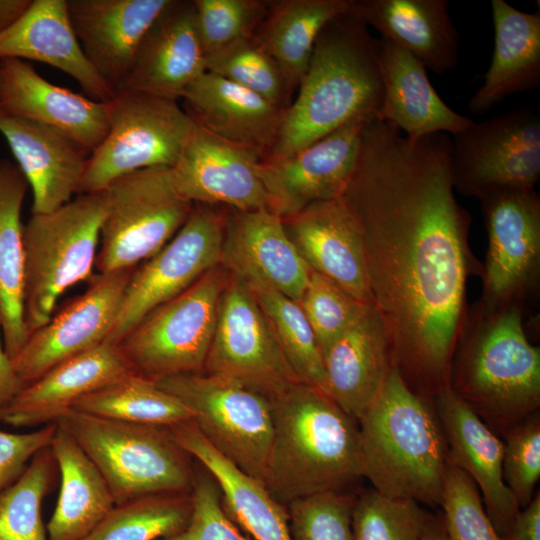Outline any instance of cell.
Wrapping results in <instances>:
<instances>
[{"instance_id": "1", "label": "cell", "mask_w": 540, "mask_h": 540, "mask_svg": "<svg viewBox=\"0 0 540 540\" xmlns=\"http://www.w3.org/2000/svg\"><path fill=\"white\" fill-rule=\"evenodd\" d=\"M343 200L362 232L372 303L394 367L429 398L450 387L468 312L466 283L480 273L469 212L454 195L451 137L408 139L379 119L361 134Z\"/></svg>"}, {"instance_id": "2", "label": "cell", "mask_w": 540, "mask_h": 540, "mask_svg": "<svg viewBox=\"0 0 540 540\" xmlns=\"http://www.w3.org/2000/svg\"><path fill=\"white\" fill-rule=\"evenodd\" d=\"M382 102L377 38L350 5L319 32L265 162L286 158L352 121L379 119Z\"/></svg>"}, {"instance_id": "3", "label": "cell", "mask_w": 540, "mask_h": 540, "mask_svg": "<svg viewBox=\"0 0 540 540\" xmlns=\"http://www.w3.org/2000/svg\"><path fill=\"white\" fill-rule=\"evenodd\" d=\"M273 437L264 484L283 505L347 491L362 479L359 427L325 391L298 382L271 397Z\"/></svg>"}, {"instance_id": "4", "label": "cell", "mask_w": 540, "mask_h": 540, "mask_svg": "<svg viewBox=\"0 0 540 540\" xmlns=\"http://www.w3.org/2000/svg\"><path fill=\"white\" fill-rule=\"evenodd\" d=\"M362 477L391 498L441 505L448 448L432 399L394 367L358 420Z\"/></svg>"}, {"instance_id": "5", "label": "cell", "mask_w": 540, "mask_h": 540, "mask_svg": "<svg viewBox=\"0 0 540 540\" xmlns=\"http://www.w3.org/2000/svg\"><path fill=\"white\" fill-rule=\"evenodd\" d=\"M450 388L501 436L540 406V350L524 331L519 305L467 321L451 365Z\"/></svg>"}, {"instance_id": "6", "label": "cell", "mask_w": 540, "mask_h": 540, "mask_svg": "<svg viewBox=\"0 0 540 540\" xmlns=\"http://www.w3.org/2000/svg\"><path fill=\"white\" fill-rule=\"evenodd\" d=\"M56 424L98 468L116 505L153 494L191 493L194 458L169 427L129 423L69 410Z\"/></svg>"}, {"instance_id": "7", "label": "cell", "mask_w": 540, "mask_h": 540, "mask_svg": "<svg viewBox=\"0 0 540 540\" xmlns=\"http://www.w3.org/2000/svg\"><path fill=\"white\" fill-rule=\"evenodd\" d=\"M107 213L105 191L77 194L24 225V321L28 336L51 318L59 296L87 280Z\"/></svg>"}, {"instance_id": "8", "label": "cell", "mask_w": 540, "mask_h": 540, "mask_svg": "<svg viewBox=\"0 0 540 540\" xmlns=\"http://www.w3.org/2000/svg\"><path fill=\"white\" fill-rule=\"evenodd\" d=\"M155 383L191 411L192 421L217 452L264 484L273 437L269 395L207 372L173 375Z\"/></svg>"}, {"instance_id": "9", "label": "cell", "mask_w": 540, "mask_h": 540, "mask_svg": "<svg viewBox=\"0 0 540 540\" xmlns=\"http://www.w3.org/2000/svg\"><path fill=\"white\" fill-rule=\"evenodd\" d=\"M225 282L216 266L137 322L116 345L131 372L154 382L204 372Z\"/></svg>"}, {"instance_id": "10", "label": "cell", "mask_w": 540, "mask_h": 540, "mask_svg": "<svg viewBox=\"0 0 540 540\" xmlns=\"http://www.w3.org/2000/svg\"><path fill=\"white\" fill-rule=\"evenodd\" d=\"M106 107L108 132L89 155L77 194L102 191L134 171L172 167L194 124L178 100L145 93L115 91Z\"/></svg>"}, {"instance_id": "11", "label": "cell", "mask_w": 540, "mask_h": 540, "mask_svg": "<svg viewBox=\"0 0 540 540\" xmlns=\"http://www.w3.org/2000/svg\"><path fill=\"white\" fill-rule=\"evenodd\" d=\"M104 191L107 213L95 260L98 273L135 268L153 257L179 231L193 207L175 190L170 167L125 174Z\"/></svg>"}, {"instance_id": "12", "label": "cell", "mask_w": 540, "mask_h": 540, "mask_svg": "<svg viewBox=\"0 0 540 540\" xmlns=\"http://www.w3.org/2000/svg\"><path fill=\"white\" fill-rule=\"evenodd\" d=\"M454 188L479 199L502 189H535L540 178V117L519 107L472 122L451 137Z\"/></svg>"}, {"instance_id": "13", "label": "cell", "mask_w": 540, "mask_h": 540, "mask_svg": "<svg viewBox=\"0 0 540 540\" xmlns=\"http://www.w3.org/2000/svg\"><path fill=\"white\" fill-rule=\"evenodd\" d=\"M223 208L193 203L187 220L173 238L134 269L107 343L117 345L147 313L218 266L229 216Z\"/></svg>"}, {"instance_id": "14", "label": "cell", "mask_w": 540, "mask_h": 540, "mask_svg": "<svg viewBox=\"0 0 540 540\" xmlns=\"http://www.w3.org/2000/svg\"><path fill=\"white\" fill-rule=\"evenodd\" d=\"M222 290L204 372L238 380L270 397L301 382L248 286L230 275Z\"/></svg>"}, {"instance_id": "15", "label": "cell", "mask_w": 540, "mask_h": 540, "mask_svg": "<svg viewBox=\"0 0 540 540\" xmlns=\"http://www.w3.org/2000/svg\"><path fill=\"white\" fill-rule=\"evenodd\" d=\"M478 200L488 234L479 309L491 311L519 305L539 273V194L535 189H502Z\"/></svg>"}, {"instance_id": "16", "label": "cell", "mask_w": 540, "mask_h": 540, "mask_svg": "<svg viewBox=\"0 0 540 540\" xmlns=\"http://www.w3.org/2000/svg\"><path fill=\"white\" fill-rule=\"evenodd\" d=\"M135 268L93 274L83 294L69 300L44 326L28 336L11 359L24 386L58 364L107 341Z\"/></svg>"}, {"instance_id": "17", "label": "cell", "mask_w": 540, "mask_h": 540, "mask_svg": "<svg viewBox=\"0 0 540 540\" xmlns=\"http://www.w3.org/2000/svg\"><path fill=\"white\" fill-rule=\"evenodd\" d=\"M375 119H358L292 155L261 162L268 209L280 218L307 206L342 197L354 172L364 127Z\"/></svg>"}, {"instance_id": "18", "label": "cell", "mask_w": 540, "mask_h": 540, "mask_svg": "<svg viewBox=\"0 0 540 540\" xmlns=\"http://www.w3.org/2000/svg\"><path fill=\"white\" fill-rule=\"evenodd\" d=\"M261 162L255 152L194 123L170 175L177 193L191 203L250 211L268 208Z\"/></svg>"}, {"instance_id": "19", "label": "cell", "mask_w": 540, "mask_h": 540, "mask_svg": "<svg viewBox=\"0 0 540 540\" xmlns=\"http://www.w3.org/2000/svg\"><path fill=\"white\" fill-rule=\"evenodd\" d=\"M206 72L193 0H169L144 34L116 91L178 100Z\"/></svg>"}, {"instance_id": "20", "label": "cell", "mask_w": 540, "mask_h": 540, "mask_svg": "<svg viewBox=\"0 0 540 540\" xmlns=\"http://www.w3.org/2000/svg\"><path fill=\"white\" fill-rule=\"evenodd\" d=\"M229 213L220 263L247 285L274 289L299 303L311 269L268 208Z\"/></svg>"}, {"instance_id": "21", "label": "cell", "mask_w": 540, "mask_h": 540, "mask_svg": "<svg viewBox=\"0 0 540 540\" xmlns=\"http://www.w3.org/2000/svg\"><path fill=\"white\" fill-rule=\"evenodd\" d=\"M282 221L311 270L372 303L362 232L342 197L315 202Z\"/></svg>"}, {"instance_id": "22", "label": "cell", "mask_w": 540, "mask_h": 540, "mask_svg": "<svg viewBox=\"0 0 540 540\" xmlns=\"http://www.w3.org/2000/svg\"><path fill=\"white\" fill-rule=\"evenodd\" d=\"M448 448V460L475 482L485 511L504 536L520 508L503 480V441L450 387L433 399Z\"/></svg>"}, {"instance_id": "23", "label": "cell", "mask_w": 540, "mask_h": 540, "mask_svg": "<svg viewBox=\"0 0 540 540\" xmlns=\"http://www.w3.org/2000/svg\"><path fill=\"white\" fill-rule=\"evenodd\" d=\"M169 0H66L79 46L98 75L116 91L137 48Z\"/></svg>"}, {"instance_id": "24", "label": "cell", "mask_w": 540, "mask_h": 540, "mask_svg": "<svg viewBox=\"0 0 540 540\" xmlns=\"http://www.w3.org/2000/svg\"><path fill=\"white\" fill-rule=\"evenodd\" d=\"M0 108L13 115L55 128L90 154L108 132L106 102L57 86L27 61H0Z\"/></svg>"}, {"instance_id": "25", "label": "cell", "mask_w": 540, "mask_h": 540, "mask_svg": "<svg viewBox=\"0 0 540 540\" xmlns=\"http://www.w3.org/2000/svg\"><path fill=\"white\" fill-rule=\"evenodd\" d=\"M0 133L32 189V214L54 211L77 195L87 150L55 128L1 108Z\"/></svg>"}, {"instance_id": "26", "label": "cell", "mask_w": 540, "mask_h": 540, "mask_svg": "<svg viewBox=\"0 0 540 540\" xmlns=\"http://www.w3.org/2000/svg\"><path fill=\"white\" fill-rule=\"evenodd\" d=\"M183 109L192 121L265 162L276 144L286 109L206 71L184 91Z\"/></svg>"}, {"instance_id": "27", "label": "cell", "mask_w": 540, "mask_h": 540, "mask_svg": "<svg viewBox=\"0 0 540 540\" xmlns=\"http://www.w3.org/2000/svg\"><path fill=\"white\" fill-rule=\"evenodd\" d=\"M116 345H101L50 369L0 409V422L13 427L56 423L82 396L130 373Z\"/></svg>"}, {"instance_id": "28", "label": "cell", "mask_w": 540, "mask_h": 540, "mask_svg": "<svg viewBox=\"0 0 540 540\" xmlns=\"http://www.w3.org/2000/svg\"><path fill=\"white\" fill-rule=\"evenodd\" d=\"M383 80V102L379 120L399 129L408 139L430 134L455 135L473 120L452 110L438 95L427 69L389 39H377Z\"/></svg>"}, {"instance_id": "29", "label": "cell", "mask_w": 540, "mask_h": 540, "mask_svg": "<svg viewBox=\"0 0 540 540\" xmlns=\"http://www.w3.org/2000/svg\"><path fill=\"white\" fill-rule=\"evenodd\" d=\"M33 60L75 79L88 98L107 102L115 91L85 58L75 37L66 0H32L26 12L0 33V61Z\"/></svg>"}, {"instance_id": "30", "label": "cell", "mask_w": 540, "mask_h": 540, "mask_svg": "<svg viewBox=\"0 0 540 540\" xmlns=\"http://www.w3.org/2000/svg\"><path fill=\"white\" fill-rule=\"evenodd\" d=\"M322 359L328 394L358 422L394 368L373 304L328 347Z\"/></svg>"}, {"instance_id": "31", "label": "cell", "mask_w": 540, "mask_h": 540, "mask_svg": "<svg viewBox=\"0 0 540 540\" xmlns=\"http://www.w3.org/2000/svg\"><path fill=\"white\" fill-rule=\"evenodd\" d=\"M448 0H352V10L381 36L442 75L459 61V32Z\"/></svg>"}, {"instance_id": "32", "label": "cell", "mask_w": 540, "mask_h": 540, "mask_svg": "<svg viewBox=\"0 0 540 540\" xmlns=\"http://www.w3.org/2000/svg\"><path fill=\"white\" fill-rule=\"evenodd\" d=\"M491 7L494 50L483 84L468 102L475 115L540 85V11H520L504 0H492Z\"/></svg>"}, {"instance_id": "33", "label": "cell", "mask_w": 540, "mask_h": 540, "mask_svg": "<svg viewBox=\"0 0 540 540\" xmlns=\"http://www.w3.org/2000/svg\"><path fill=\"white\" fill-rule=\"evenodd\" d=\"M50 449L60 474V491L46 525L48 540H82L114 508L115 500L95 464L58 425Z\"/></svg>"}, {"instance_id": "34", "label": "cell", "mask_w": 540, "mask_h": 540, "mask_svg": "<svg viewBox=\"0 0 540 540\" xmlns=\"http://www.w3.org/2000/svg\"><path fill=\"white\" fill-rule=\"evenodd\" d=\"M28 181L16 162L0 160V315L5 351L13 359L28 333L24 321V225Z\"/></svg>"}, {"instance_id": "35", "label": "cell", "mask_w": 540, "mask_h": 540, "mask_svg": "<svg viewBox=\"0 0 540 540\" xmlns=\"http://www.w3.org/2000/svg\"><path fill=\"white\" fill-rule=\"evenodd\" d=\"M351 1H269L254 37L277 62L295 92L307 71L319 32L332 18L347 11Z\"/></svg>"}, {"instance_id": "36", "label": "cell", "mask_w": 540, "mask_h": 540, "mask_svg": "<svg viewBox=\"0 0 540 540\" xmlns=\"http://www.w3.org/2000/svg\"><path fill=\"white\" fill-rule=\"evenodd\" d=\"M71 410L110 420L165 427L192 420L191 411L177 397L133 372L82 396Z\"/></svg>"}, {"instance_id": "37", "label": "cell", "mask_w": 540, "mask_h": 540, "mask_svg": "<svg viewBox=\"0 0 540 540\" xmlns=\"http://www.w3.org/2000/svg\"><path fill=\"white\" fill-rule=\"evenodd\" d=\"M191 493L153 494L117 504L82 540H159L181 531L192 513Z\"/></svg>"}, {"instance_id": "38", "label": "cell", "mask_w": 540, "mask_h": 540, "mask_svg": "<svg viewBox=\"0 0 540 540\" xmlns=\"http://www.w3.org/2000/svg\"><path fill=\"white\" fill-rule=\"evenodd\" d=\"M247 286L257 299L298 379L328 393L322 355L300 304L274 289Z\"/></svg>"}, {"instance_id": "39", "label": "cell", "mask_w": 540, "mask_h": 540, "mask_svg": "<svg viewBox=\"0 0 540 540\" xmlns=\"http://www.w3.org/2000/svg\"><path fill=\"white\" fill-rule=\"evenodd\" d=\"M57 470L49 446L38 452L21 476L0 492V540H48L41 505Z\"/></svg>"}, {"instance_id": "40", "label": "cell", "mask_w": 540, "mask_h": 540, "mask_svg": "<svg viewBox=\"0 0 540 540\" xmlns=\"http://www.w3.org/2000/svg\"><path fill=\"white\" fill-rule=\"evenodd\" d=\"M205 60L206 71L258 94L281 109H287L293 101L295 91L254 35L207 55Z\"/></svg>"}, {"instance_id": "41", "label": "cell", "mask_w": 540, "mask_h": 540, "mask_svg": "<svg viewBox=\"0 0 540 540\" xmlns=\"http://www.w3.org/2000/svg\"><path fill=\"white\" fill-rule=\"evenodd\" d=\"M430 513L412 500L373 488L357 491L352 510L354 540H420Z\"/></svg>"}, {"instance_id": "42", "label": "cell", "mask_w": 540, "mask_h": 540, "mask_svg": "<svg viewBox=\"0 0 540 540\" xmlns=\"http://www.w3.org/2000/svg\"><path fill=\"white\" fill-rule=\"evenodd\" d=\"M299 304L323 355L372 303L359 301L328 277L311 270Z\"/></svg>"}, {"instance_id": "43", "label": "cell", "mask_w": 540, "mask_h": 540, "mask_svg": "<svg viewBox=\"0 0 540 540\" xmlns=\"http://www.w3.org/2000/svg\"><path fill=\"white\" fill-rule=\"evenodd\" d=\"M357 491H326L286 505L292 540H354L352 510Z\"/></svg>"}, {"instance_id": "44", "label": "cell", "mask_w": 540, "mask_h": 540, "mask_svg": "<svg viewBox=\"0 0 540 540\" xmlns=\"http://www.w3.org/2000/svg\"><path fill=\"white\" fill-rule=\"evenodd\" d=\"M193 2L205 57L237 40L253 36L269 7V1L264 0H193Z\"/></svg>"}, {"instance_id": "45", "label": "cell", "mask_w": 540, "mask_h": 540, "mask_svg": "<svg viewBox=\"0 0 540 540\" xmlns=\"http://www.w3.org/2000/svg\"><path fill=\"white\" fill-rule=\"evenodd\" d=\"M440 507L452 540H504L486 513L475 482L449 460Z\"/></svg>"}, {"instance_id": "46", "label": "cell", "mask_w": 540, "mask_h": 540, "mask_svg": "<svg viewBox=\"0 0 540 540\" xmlns=\"http://www.w3.org/2000/svg\"><path fill=\"white\" fill-rule=\"evenodd\" d=\"M503 480L520 509L535 495L540 477V416L535 412L502 435Z\"/></svg>"}, {"instance_id": "47", "label": "cell", "mask_w": 540, "mask_h": 540, "mask_svg": "<svg viewBox=\"0 0 540 540\" xmlns=\"http://www.w3.org/2000/svg\"><path fill=\"white\" fill-rule=\"evenodd\" d=\"M191 496L193 506L187 525L159 540H249L226 513L218 484L201 465L196 466Z\"/></svg>"}, {"instance_id": "48", "label": "cell", "mask_w": 540, "mask_h": 540, "mask_svg": "<svg viewBox=\"0 0 540 540\" xmlns=\"http://www.w3.org/2000/svg\"><path fill=\"white\" fill-rule=\"evenodd\" d=\"M56 429L53 423L27 433L0 430V492L21 476L38 452L50 446Z\"/></svg>"}, {"instance_id": "49", "label": "cell", "mask_w": 540, "mask_h": 540, "mask_svg": "<svg viewBox=\"0 0 540 540\" xmlns=\"http://www.w3.org/2000/svg\"><path fill=\"white\" fill-rule=\"evenodd\" d=\"M504 540H540V494L537 491L531 502L520 509Z\"/></svg>"}, {"instance_id": "50", "label": "cell", "mask_w": 540, "mask_h": 540, "mask_svg": "<svg viewBox=\"0 0 540 540\" xmlns=\"http://www.w3.org/2000/svg\"><path fill=\"white\" fill-rule=\"evenodd\" d=\"M2 323L0 315V409L5 407L24 387L16 374L12 361L8 357L3 340Z\"/></svg>"}, {"instance_id": "51", "label": "cell", "mask_w": 540, "mask_h": 540, "mask_svg": "<svg viewBox=\"0 0 540 540\" xmlns=\"http://www.w3.org/2000/svg\"><path fill=\"white\" fill-rule=\"evenodd\" d=\"M32 0H0V33L11 27L29 8Z\"/></svg>"}, {"instance_id": "52", "label": "cell", "mask_w": 540, "mask_h": 540, "mask_svg": "<svg viewBox=\"0 0 540 540\" xmlns=\"http://www.w3.org/2000/svg\"><path fill=\"white\" fill-rule=\"evenodd\" d=\"M420 540H452L446 529L442 512L430 513Z\"/></svg>"}, {"instance_id": "53", "label": "cell", "mask_w": 540, "mask_h": 540, "mask_svg": "<svg viewBox=\"0 0 540 540\" xmlns=\"http://www.w3.org/2000/svg\"><path fill=\"white\" fill-rule=\"evenodd\" d=\"M0 90H1V71H0Z\"/></svg>"}]
</instances>
